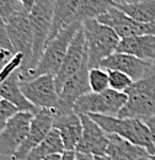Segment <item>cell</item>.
<instances>
[{
    "instance_id": "cell-1",
    "label": "cell",
    "mask_w": 155,
    "mask_h": 160,
    "mask_svg": "<svg viewBox=\"0 0 155 160\" xmlns=\"http://www.w3.org/2000/svg\"><path fill=\"white\" fill-rule=\"evenodd\" d=\"M81 27H82V22L75 21V22L70 23L67 28L60 31L53 40L48 42L37 67L35 69H32L30 73H27L23 78H20V79H32V78H37L41 75L56 77L64 62L67 53H68L72 41Z\"/></svg>"
},
{
    "instance_id": "cell-2",
    "label": "cell",
    "mask_w": 155,
    "mask_h": 160,
    "mask_svg": "<svg viewBox=\"0 0 155 160\" xmlns=\"http://www.w3.org/2000/svg\"><path fill=\"white\" fill-rule=\"evenodd\" d=\"M82 28L86 42L89 67L90 69L97 68L102 60L116 53L121 38L113 28L98 22L96 19L84 21Z\"/></svg>"
},
{
    "instance_id": "cell-3",
    "label": "cell",
    "mask_w": 155,
    "mask_h": 160,
    "mask_svg": "<svg viewBox=\"0 0 155 160\" xmlns=\"http://www.w3.org/2000/svg\"><path fill=\"white\" fill-rule=\"evenodd\" d=\"M107 133L117 134L137 145L145 148L150 155L155 154V145L148 124L138 118H119L117 116L89 115Z\"/></svg>"
},
{
    "instance_id": "cell-4",
    "label": "cell",
    "mask_w": 155,
    "mask_h": 160,
    "mask_svg": "<svg viewBox=\"0 0 155 160\" xmlns=\"http://www.w3.org/2000/svg\"><path fill=\"white\" fill-rule=\"evenodd\" d=\"M54 4L56 0H37L36 5L28 14L33 36V56L31 60L30 72L37 67L49 41L54 16Z\"/></svg>"
},
{
    "instance_id": "cell-5",
    "label": "cell",
    "mask_w": 155,
    "mask_h": 160,
    "mask_svg": "<svg viewBox=\"0 0 155 160\" xmlns=\"http://www.w3.org/2000/svg\"><path fill=\"white\" fill-rule=\"evenodd\" d=\"M127 99L128 96L126 92H119L113 89H107L102 92H89L77 100L74 112L79 116H118Z\"/></svg>"
},
{
    "instance_id": "cell-6",
    "label": "cell",
    "mask_w": 155,
    "mask_h": 160,
    "mask_svg": "<svg viewBox=\"0 0 155 160\" xmlns=\"http://www.w3.org/2000/svg\"><path fill=\"white\" fill-rule=\"evenodd\" d=\"M8 33L14 47L15 54L22 57V65L20 69V78L26 75L31 68L33 56V36L28 15H19L6 21Z\"/></svg>"
},
{
    "instance_id": "cell-7",
    "label": "cell",
    "mask_w": 155,
    "mask_h": 160,
    "mask_svg": "<svg viewBox=\"0 0 155 160\" xmlns=\"http://www.w3.org/2000/svg\"><path fill=\"white\" fill-rule=\"evenodd\" d=\"M22 94L38 110H53L58 107L59 95L56 85V77L41 75L32 79L21 80Z\"/></svg>"
},
{
    "instance_id": "cell-8",
    "label": "cell",
    "mask_w": 155,
    "mask_h": 160,
    "mask_svg": "<svg viewBox=\"0 0 155 160\" xmlns=\"http://www.w3.org/2000/svg\"><path fill=\"white\" fill-rule=\"evenodd\" d=\"M35 113L19 111L0 132V154L14 157L26 140Z\"/></svg>"
},
{
    "instance_id": "cell-9",
    "label": "cell",
    "mask_w": 155,
    "mask_h": 160,
    "mask_svg": "<svg viewBox=\"0 0 155 160\" xmlns=\"http://www.w3.org/2000/svg\"><path fill=\"white\" fill-rule=\"evenodd\" d=\"M96 20L113 28L121 40L136 37V36H144V35L155 36V22L144 23L136 21L117 6L112 8L110 11L101 15Z\"/></svg>"
},
{
    "instance_id": "cell-10",
    "label": "cell",
    "mask_w": 155,
    "mask_h": 160,
    "mask_svg": "<svg viewBox=\"0 0 155 160\" xmlns=\"http://www.w3.org/2000/svg\"><path fill=\"white\" fill-rule=\"evenodd\" d=\"M100 68L105 70H118L127 74L134 81H138L154 73L155 62H148L132 54L116 52L102 60Z\"/></svg>"
},
{
    "instance_id": "cell-11",
    "label": "cell",
    "mask_w": 155,
    "mask_h": 160,
    "mask_svg": "<svg viewBox=\"0 0 155 160\" xmlns=\"http://www.w3.org/2000/svg\"><path fill=\"white\" fill-rule=\"evenodd\" d=\"M86 62H88L86 42H85L84 28L81 27L72 41L64 62L59 69L58 74L56 75V85L58 94L62 90L63 85L72 77H74L78 72H80V69L84 67Z\"/></svg>"
},
{
    "instance_id": "cell-12",
    "label": "cell",
    "mask_w": 155,
    "mask_h": 160,
    "mask_svg": "<svg viewBox=\"0 0 155 160\" xmlns=\"http://www.w3.org/2000/svg\"><path fill=\"white\" fill-rule=\"evenodd\" d=\"M89 72L90 67L86 62L84 67L78 72L74 77L68 80L62 90L59 91L58 107L54 111L56 113H70L74 111V105L79 98L91 92L90 84H89Z\"/></svg>"
},
{
    "instance_id": "cell-13",
    "label": "cell",
    "mask_w": 155,
    "mask_h": 160,
    "mask_svg": "<svg viewBox=\"0 0 155 160\" xmlns=\"http://www.w3.org/2000/svg\"><path fill=\"white\" fill-rule=\"evenodd\" d=\"M54 111L53 110H38L33 120L31 122L30 132L23 144L19 148V150L12 157V160H26L28 154L46 139L49 132L53 129L54 123Z\"/></svg>"
},
{
    "instance_id": "cell-14",
    "label": "cell",
    "mask_w": 155,
    "mask_h": 160,
    "mask_svg": "<svg viewBox=\"0 0 155 160\" xmlns=\"http://www.w3.org/2000/svg\"><path fill=\"white\" fill-rule=\"evenodd\" d=\"M82 122V137L75 152L95 155H106L108 148V134L90 116H80Z\"/></svg>"
},
{
    "instance_id": "cell-15",
    "label": "cell",
    "mask_w": 155,
    "mask_h": 160,
    "mask_svg": "<svg viewBox=\"0 0 155 160\" xmlns=\"http://www.w3.org/2000/svg\"><path fill=\"white\" fill-rule=\"evenodd\" d=\"M20 82V70H15L10 74L0 72V99L9 101L15 107H18L19 111L36 113L38 108H36L25 98Z\"/></svg>"
},
{
    "instance_id": "cell-16",
    "label": "cell",
    "mask_w": 155,
    "mask_h": 160,
    "mask_svg": "<svg viewBox=\"0 0 155 160\" xmlns=\"http://www.w3.org/2000/svg\"><path fill=\"white\" fill-rule=\"evenodd\" d=\"M53 128L59 132L64 143L65 150H77L78 144L82 137V122L81 117L74 111L70 113H56L54 112Z\"/></svg>"
},
{
    "instance_id": "cell-17",
    "label": "cell",
    "mask_w": 155,
    "mask_h": 160,
    "mask_svg": "<svg viewBox=\"0 0 155 160\" xmlns=\"http://www.w3.org/2000/svg\"><path fill=\"white\" fill-rule=\"evenodd\" d=\"M107 155L112 160H149L150 153L117 134H108Z\"/></svg>"
},
{
    "instance_id": "cell-18",
    "label": "cell",
    "mask_w": 155,
    "mask_h": 160,
    "mask_svg": "<svg viewBox=\"0 0 155 160\" xmlns=\"http://www.w3.org/2000/svg\"><path fill=\"white\" fill-rule=\"evenodd\" d=\"M117 52L132 54L143 60L155 62V36L144 35L119 41Z\"/></svg>"
},
{
    "instance_id": "cell-19",
    "label": "cell",
    "mask_w": 155,
    "mask_h": 160,
    "mask_svg": "<svg viewBox=\"0 0 155 160\" xmlns=\"http://www.w3.org/2000/svg\"><path fill=\"white\" fill-rule=\"evenodd\" d=\"M80 1L81 0H56L53 25H52V31H51L48 42H51L60 31L67 28L70 23L75 22V16H77Z\"/></svg>"
},
{
    "instance_id": "cell-20",
    "label": "cell",
    "mask_w": 155,
    "mask_h": 160,
    "mask_svg": "<svg viewBox=\"0 0 155 160\" xmlns=\"http://www.w3.org/2000/svg\"><path fill=\"white\" fill-rule=\"evenodd\" d=\"M64 150H65V148H64V143L62 140V137H60L58 131L56 128H53L49 132V134L46 137V139L42 143H39L28 154L26 160H43L51 155H54V154H63Z\"/></svg>"
},
{
    "instance_id": "cell-21",
    "label": "cell",
    "mask_w": 155,
    "mask_h": 160,
    "mask_svg": "<svg viewBox=\"0 0 155 160\" xmlns=\"http://www.w3.org/2000/svg\"><path fill=\"white\" fill-rule=\"evenodd\" d=\"M115 6L117 5L112 0H81L75 16V21L84 22L86 20L97 19Z\"/></svg>"
},
{
    "instance_id": "cell-22",
    "label": "cell",
    "mask_w": 155,
    "mask_h": 160,
    "mask_svg": "<svg viewBox=\"0 0 155 160\" xmlns=\"http://www.w3.org/2000/svg\"><path fill=\"white\" fill-rule=\"evenodd\" d=\"M123 12L139 22H155V0H143L132 5H117Z\"/></svg>"
},
{
    "instance_id": "cell-23",
    "label": "cell",
    "mask_w": 155,
    "mask_h": 160,
    "mask_svg": "<svg viewBox=\"0 0 155 160\" xmlns=\"http://www.w3.org/2000/svg\"><path fill=\"white\" fill-rule=\"evenodd\" d=\"M89 84L91 92H102L110 89L108 72L100 67L91 68L89 72Z\"/></svg>"
},
{
    "instance_id": "cell-24",
    "label": "cell",
    "mask_w": 155,
    "mask_h": 160,
    "mask_svg": "<svg viewBox=\"0 0 155 160\" xmlns=\"http://www.w3.org/2000/svg\"><path fill=\"white\" fill-rule=\"evenodd\" d=\"M19 15H28L21 0H0V18L8 21Z\"/></svg>"
},
{
    "instance_id": "cell-25",
    "label": "cell",
    "mask_w": 155,
    "mask_h": 160,
    "mask_svg": "<svg viewBox=\"0 0 155 160\" xmlns=\"http://www.w3.org/2000/svg\"><path fill=\"white\" fill-rule=\"evenodd\" d=\"M108 72V80H110V89H113L119 92H126L134 82L127 74L121 73L118 70H107Z\"/></svg>"
},
{
    "instance_id": "cell-26",
    "label": "cell",
    "mask_w": 155,
    "mask_h": 160,
    "mask_svg": "<svg viewBox=\"0 0 155 160\" xmlns=\"http://www.w3.org/2000/svg\"><path fill=\"white\" fill-rule=\"evenodd\" d=\"M129 89L134 90V91H140V92L148 95L149 98H152L153 100H155V72L143 79L134 81Z\"/></svg>"
},
{
    "instance_id": "cell-27",
    "label": "cell",
    "mask_w": 155,
    "mask_h": 160,
    "mask_svg": "<svg viewBox=\"0 0 155 160\" xmlns=\"http://www.w3.org/2000/svg\"><path fill=\"white\" fill-rule=\"evenodd\" d=\"M19 112L18 107H15L9 101L0 99V132L4 129L6 123Z\"/></svg>"
},
{
    "instance_id": "cell-28",
    "label": "cell",
    "mask_w": 155,
    "mask_h": 160,
    "mask_svg": "<svg viewBox=\"0 0 155 160\" xmlns=\"http://www.w3.org/2000/svg\"><path fill=\"white\" fill-rule=\"evenodd\" d=\"M0 48L4 49V51H8L12 54H15L14 52V47L10 42L9 38V33H8V25H6V21L2 20L0 18Z\"/></svg>"
},
{
    "instance_id": "cell-29",
    "label": "cell",
    "mask_w": 155,
    "mask_h": 160,
    "mask_svg": "<svg viewBox=\"0 0 155 160\" xmlns=\"http://www.w3.org/2000/svg\"><path fill=\"white\" fill-rule=\"evenodd\" d=\"M14 56H15V54H12V53H10V52L4 51V49H1V48H0V62L9 63Z\"/></svg>"
},
{
    "instance_id": "cell-30",
    "label": "cell",
    "mask_w": 155,
    "mask_h": 160,
    "mask_svg": "<svg viewBox=\"0 0 155 160\" xmlns=\"http://www.w3.org/2000/svg\"><path fill=\"white\" fill-rule=\"evenodd\" d=\"M21 2H22V5H23L25 10L27 11V14H30L31 10L33 9V6L36 5L37 0H21Z\"/></svg>"
},
{
    "instance_id": "cell-31",
    "label": "cell",
    "mask_w": 155,
    "mask_h": 160,
    "mask_svg": "<svg viewBox=\"0 0 155 160\" xmlns=\"http://www.w3.org/2000/svg\"><path fill=\"white\" fill-rule=\"evenodd\" d=\"M145 123L148 124L150 132H152V138H153V142H154V145H155V116H153L152 118L145 121Z\"/></svg>"
},
{
    "instance_id": "cell-32",
    "label": "cell",
    "mask_w": 155,
    "mask_h": 160,
    "mask_svg": "<svg viewBox=\"0 0 155 160\" xmlns=\"http://www.w3.org/2000/svg\"><path fill=\"white\" fill-rule=\"evenodd\" d=\"M75 160H94V155L88 153L75 152Z\"/></svg>"
},
{
    "instance_id": "cell-33",
    "label": "cell",
    "mask_w": 155,
    "mask_h": 160,
    "mask_svg": "<svg viewBox=\"0 0 155 160\" xmlns=\"http://www.w3.org/2000/svg\"><path fill=\"white\" fill-rule=\"evenodd\" d=\"M62 160H75V150H64Z\"/></svg>"
},
{
    "instance_id": "cell-34",
    "label": "cell",
    "mask_w": 155,
    "mask_h": 160,
    "mask_svg": "<svg viewBox=\"0 0 155 160\" xmlns=\"http://www.w3.org/2000/svg\"><path fill=\"white\" fill-rule=\"evenodd\" d=\"M116 5H132V4H137L143 0H112Z\"/></svg>"
},
{
    "instance_id": "cell-35",
    "label": "cell",
    "mask_w": 155,
    "mask_h": 160,
    "mask_svg": "<svg viewBox=\"0 0 155 160\" xmlns=\"http://www.w3.org/2000/svg\"><path fill=\"white\" fill-rule=\"evenodd\" d=\"M94 160H112V159L106 154V155H95Z\"/></svg>"
},
{
    "instance_id": "cell-36",
    "label": "cell",
    "mask_w": 155,
    "mask_h": 160,
    "mask_svg": "<svg viewBox=\"0 0 155 160\" xmlns=\"http://www.w3.org/2000/svg\"><path fill=\"white\" fill-rule=\"evenodd\" d=\"M43 160H62V154H54V155H51Z\"/></svg>"
},
{
    "instance_id": "cell-37",
    "label": "cell",
    "mask_w": 155,
    "mask_h": 160,
    "mask_svg": "<svg viewBox=\"0 0 155 160\" xmlns=\"http://www.w3.org/2000/svg\"><path fill=\"white\" fill-rule=\"evenodd\" d=\"M150 160H155V154L154 155H150Z\"/></svg>"
},
{
    "instance_id": "cell-38",
    "label": "cell",
    "mask_w": 155,
    "mask_h": 160,
    "mask_svg": "<svg viewBox=\"0 0 155 160\" xmlns=\"http://www.w3.org/2000/svg\"><path fill=\"white\" fill-rule=\"evenodd\" d=\"M8 63H4V62H0V65H6Z\"/></svg>"
},
{
    "instance_id": "cell-39",
    "label": "cell",
    "mask_w": 155,
    "mask_h": 160,
    "mask_svg": "<svg viewBox=\"0 0 155 160\" xmlns=\"http://www.w3.org/2000/svg\"><path fill=\"white\" fill-rule=\"evenodd\" d=\"M4 67H5V65H0V70H1V69H2Z\"/></svg>"
},
{
    "instance_id": "cell-40",
    "label": "cell",
    "mask_w": 155,
    "mask_h": 160,
    "mask_svg": "<svg viewBox=\"0 0 155 160\" xmlns=\"http://www.w3.org/2000/svg\"><path fill=\"white\" fill-rule=\"evenodd\" d=\"M149 160H150V159H149Z\"/></svg>"
}]
</instances>
